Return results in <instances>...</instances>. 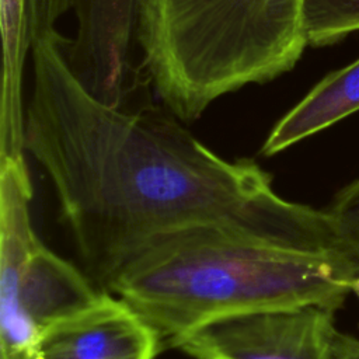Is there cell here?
<instances>
[{
    "label": "cell",
    "mask_w": 359,
    "mask_h": 359,
    "mask_svg": "<svg viewBox=\"0 0 359 359\" xmlns=\"http://www.w3.org/2000/svg\"><path fill=\"white\" fill-rule=\"evenodd\" d=\"M57 29L31 45L34 81L24 143L46 171L88 279L107 292L153 240L224 223L328 254L351 247L328 210L289 202L252 158L226 160L168 108H115L70 70Z\"/></svg>",
    "instance_id": "obj_1"
},
{
    "label": "cell",
    "mask_w": 359,
    "mask_h": 359,
    "mask_svg": "<svg viewBox=\"0 0 359 359\" xmlns=\"http://www.w3.org/2000/svg\"><path fill=\"white\" fill-rule=\"evenodd\" d=\"M359 261L299 248L236 224L206 223L164 234L133 255L108 290L170 344L240 313L324 306L352 292Z\"/></svg>",
    "instance_id": "obj_2"
},
{
    "label": "cell",
    "mask_w": 359,
    "mask_h": 359,
    "mask_svg": "<svg viewBox=\"0 0 359 359\" xmlns=\"http://www.w3.org/2000/svg\"><path fill=\"white\" fill-rule=\"evenodd\" d=\"M31 199L25 156L0 157L1 359H35L41 331L87 306L101 292L36 237Z\"/></svg>",
    "instance_id": "obj_3"
},
{
    "label": "cell",
    "mask_w": 359,
    "mask_h": 359,
    "mask_svg": "<svg viewBox=\"0 0 359 359\" xmlns=\"http://www.w3.org/2000/svg\"><path fill=\"white\" fill-rule=\"evenodd\" d=\"M334 313L311 304L233 314L205 323L168 346L194 359H334Z\"/></svg>",
    "instance_id": "obj_4"
},
{
    "label": "cell",
    "mask_w": 359,
    "mask_h": 359,
    "mask_svg": "<svg viewBox=\"0 0 359 359\" xmlns=\"http://www.w3.org/2000/svg\"><path fill=\"white\" fill-rule=\"evenodd\" d=\"M142 0H76L74 36L67 38L70 70L98 101L123 108L140 87L133 66Z\"/></svg>",
    "instance_id": "obj_5"
},
{
    "label": "cell",
    "mask_w": 359,
    "mask_h": 359,
    "mask_svg": "<svg viewBox=\"0 0 359 359\" xmlns=\"http://www.w3.org/2000/svg\"><path fill=\"white\" fill-rule=\"evenodd\" d=\"M163 346L157 331L125 300L101 290L87 306L38 335L35 359H154Z\"/></svg>",
    "instance_id": "obj_6"
},
{
    "label": "cell",
    "mask_w": 359,
    "mask_h": 359,
    "mask_svg": "<svg viewBox=\"0 0 359 359\" xmlns=\"http://www.w3.org/2000/svg\"><path fill=\"white\" fill-rule=\"evenodd\" d=\"M359 111V59L327 74L278 121L261 154L269 157Z\"/></svg>",
    "instance_id": "obj_7"
},
{
    "label": "cell",
    "mask_w": 359,
    "mask_h": 359,
    "mask_svg": "<svg viewBox=\"0 0 359 359\" xmlns=\"http://www.w3.org/2000/svg\"><path fill=\"white\" fill-rule=\"evenodd\" d=\"M3 87L0 114V156L25 154L22 70L31 35L25 0H1Z\"/></svg>",
    "instance_id": "obj_8"
},
{
    "label": "cell",
    "mask_w": 359,
    "mask_h": 359,
    "mask_svg": "<svg viewBox=\"0 0 359 359\" xmlns=\"http://www.w3.org/2000/svg\"><path fill=\"white\" fill-rule=\"evenodd\" d=\"M303 25L309 45H332L359 31V0H304Z\"/></svg>",
    "instance_id": "obj_9"
},
{
    "label": "cell",
    "mask_w": 359,
    "mask_h": 359,
    "mask_svg": "<svg viewBox=\"0 0 359 359\" xmlns=\"http://www.w3.org/2000/svg\"><path fill=\"white\" fill-rule=\"evenodd\" d=\"M327 210L346 241L359 251V177L335 195Z\"/></svg>",
    "instance_id": "obj_10"
},
{
    "label": "cell",
    "mask_w": 359,
    "mask_h": 359,
    "mask_svg": "<svg viewBox=\"0 0 359 359\" xmlns=\"http://www.w3.org/2000/svg\"><path fill=\"white\" fill-rule=\"evenodd\" d=\"M76 0H25L31 41L56 31L57 21L73 10Z\"/></svg>",
    "instance_id": "obj_11"
},
{
    "label": "cell",
    "mask_w": 359,
    "mask_h": 359,
    "mask_svg": "<svg viewBox=\"0 0 359 359\" xmlns=\"http://www.w3.org/2000/svg\"><path fill=\"white\" fill-rule=\"evenodd\" d=\"M334 359H359V338L337 331L334 338Z\"/></svg>",
    "instance_id": "obj_12"
},
{
    "label": "cell",
    "mask_w": 359,
    "mask_h": 359,
    "mask_svg": "<svg viewBox=\"0 0 359 359\" xmlns=\"http://www.w3.org/2000/svg\"><path fill=\"white\" fill-rule=\"evenodd\" d=\"M351 290L356 294V297L359 299V273H358V276L355 278V280L352 282V287H351Z\"/></svg>",
    "instance_id": "obj_13"
}]
</instances>
